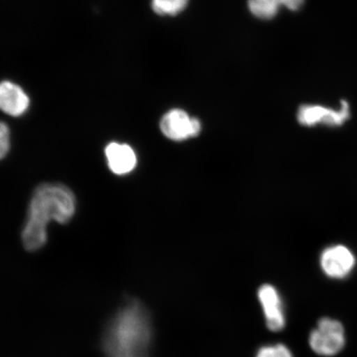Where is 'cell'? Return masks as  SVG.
Listing matches in <instances>:
<instances>
[{
    "label": "cell",
    "mask_w": 357,
    "mask_h": 357,
    "mask_svg": "<svg viewBox=\"0 0 357 357\" xmlns=\"http://www.w3.org/2000/svg\"><path fill=\"white\" fill-rule=\"evenodd\" d=\"M310 346L316 354L333 356L340 352L345 346V330L336 319L324 318L310 336Z\"/></svg>",
    "instance_id": "3957f363"
},
{
    "label": "cell",
    "mask_w": 357,
    "mask_h": 357,
    "mask_svg": "<svg viewBox=\"0 0 357 357\" xmlns=\"http://www.w3.org/2000/svg\"><path fill=\"white\" fill-rule=\"evenodd\" d=\"M153 324L145 307L137 301L125 303L107 326L102 350L105 357H149Z\"/></svg>",
    "instance_id": "7a4b0ae2"
},
{
    "label": "cell",
    "mask_w": 357,
    "mask_h": 357,
    "mask_svg": "<svg viewBox=\"0 0 357 357\" xmlns=\"http://www.w3.org/2000/svg\"><path fill=\"white\" fill-rule=\"evenodd\" d=\"M8 125L2 123L0 125V156L6 158L10 149V133Z\"/></svg>",
    "instance_id": "4fadbf2b"
},
{
    "label": "cell",
    "mask_w": 357,
    "mask_h": 357,
    "mask_svg": "<svg viewBox=\"0 0 357 357\" xmlns=\"http://www.w3.org/2000/svg\"><path fill=\"white\" fill-rule=\"evenodd\" d=\"M350 117L349 105L342 100L341 109L334 110L319 105H303L298 112V121L303 126L324 123L328 126H341Z\"/></svg>",
    "instance_id": "5b68a950"
},
{
    "label": "cell",
    "mask_w": 357,
    "mask_h": 357,
    "mask_svg": "<svg viewBox=\"0 0 357 357\" xmlns=\"http://www.w3.org/2000/svg\"><path fill=\"white\" fill-rule=\"evenodd\" d=\"M256 357H293V355L287 346L275 344L261 347Z\"/></svg>",
    "instance_id": "7c38bea8"
},
{
    "label": "cell",
    "mask_w": 357,
    "mask_h": 357,
    "mask_svg": "<svg viewBox=\"0 0 357 357\" xmlns=\"http://www.w3.org/2000/svg\"><path fill=\"white\" fill-rule=\"evenodd\" d=\"M75 212V197L68 187L46 183L36 188L31 199L28 218L22 231V241L29 252L44 247L49 222H68Z\"/></svg>",
    "instance_id": "6da1fadb"
},
{
    "label": "cell",
    "mask_w": 357,
    "mask_h": 357,
    "mask_svg": "<svg viewBox=\"0 0 357 357\" xmlns=\"http://www.w3.org/2000/svg\"><path fill=\"white\" fill-rule=\"evenodd\" d=\"M258 300L264 312L267 328L271 331H281L285 326V316L278 289L271 284L261 285L258 290Z\"/></svg>",
    "instance_id": "52a82bcc"
},
{
    "label": "cell",
    "mask_w": 357,
    "mask_h": 357,
    "mask_svg": "<svg viewBox=\"0 0 357 357\" xmlns=\"http://www.w3.org/2000/svg\"><path fill=\"white\" fill-rule=\"evenodd\" d=\"M188 0H153L151 6L160 15H176L187 6Z\"/></svg>",
    "instance_id": "8fae6325"
},
{
    "label": "cell",
    "mask_w": 357,
    "mask_h": 357,
    "mask_svg": "<svg viewBox=\"0 0 357 357\" xmlns=\"http://www.w3.org/2000/svg\"><path fill=\"white\" fill-rule=\"evenodd\" d=\"M105 155L110 171L116 175H127L137 166V155L127 144L111 142L105 149Z\"/></svg>",
    "instance_id": "ba28073f"
},
{
    "label": "cell",
    "mask_w": 357,
    "mask_h": 357,
    "mask_svg": "<svg viewBox=\"0 0 357 357\" xmlns=\"http://www.w3.org/2000/svg\"><path fill=\"white\" fill-rule=\"evenodd\" d=\"M160 128L169 139L181 142L197 137L202 125L198 119L190 118L184 110L175 109L163 116Z\"/></svg>",
    "instance_id": "277c9868"
},
{
    "label": "cell",
    "mask_w": 357,
    "mask_h": 357,
    "mask_svg": "<svg viewBox=\"0 0 357 357\" xmlns=\"http://www.w3.org/2000/svg\"><path fill=\"white\" fill-rule=\"evenodd\" d=\"M29 99L17 84L3 82L0 86V107L4 113L17 117L28 109Z\"/></svg>",
    "instance_id": "9c48e42d"
},
{
    "label": "cell",
    "mask_w": 357,
    "mask_h": 357,
    "mask_svg": "<svg viewBox=\"0 0 357 357\" xmlns=\"http://www.w3.org/2000/svg\"><path fill=\"white\" fill-rule=\"evenodd\" d=\"M356 260L354 254L345 245H336L326 248L320 257V266L330 278H347L354 269Z\"/></svg>",
    "instance_id": "8992f818"
},
{
    "label": "cell",
    "mask_w": 357,
    "mask_h": 357,
    "mask_svg": "<svg viewBox=\"0 0 357 357\" xmlns=\"http://www.w3.org/2000/svg\"><path fill=\"white\" fill-rule=\"evenodd\" d=\"M305 0H248V8L258 19L268 20L278 15L280 7L297 11L303 6Z\"/></svg>",
    "instance_id": "30bf717a"
}]
</instances>
